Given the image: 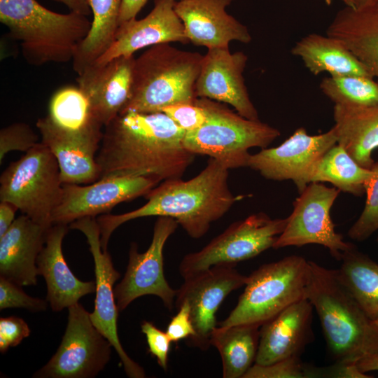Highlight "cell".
Segmentation results:
<instances>
[{
  "mask_svg": "<svg viewBox=\"0 0 378 378\" xmlns=\"http://www.w3.org/2000/svg\"><path fill=\"white\" fill-rule=\"evenodd\" d=\"M186 132L163 112L127 111L104 126L96 160L100 178L145 176L159 183L181 178L195 155Z\"/></svg>",
  "mask_w": 378,
  "mask_h": 378,
  "instance_id": "6da1fadb",
  "label": "cell"
},
{
  "mask_svg": "<svg viewBox=\"0 0 378 378\" xmlns=\"http://www.w3.org/2000/svg\"><path fill=\"white\" fill-rule=\"evenodd\" d=\"M228 170L210 158L204 169L191 179H168L157 185L145 195L148 201L141 207L122 214L100 215L97 221L102 249L107 250L111 235L119 226L147 216L172 218L192 238L203 237L237 200L229 188Z\"/></svg>",
  "mask_w": 378,
  "mask_h": 378,
  "instance_id": "7a4b0ae2",
  "label": "cell"
},
{
  "mask_svg": "<svg viewBox=\"0 0 378 378\" xmlns=\"http://www.w3.org/2000/svg\"><path fill=\"white\" fill-rule=\"evenodd\" d=\"M306 298L319 318L328 346L336 361L356 362L378 351V326L358 304L337 269L309 261Z\"/></svg>",
  "mask_w": 378,
  "mask_h": 378,
  "instance_id": "3957f363",
  "label": "cell"
},
{
  "mask_svg": "<svg viewBox=\"0 0 378 378\" xmlns=\"http://www.w3.org/2000/svg\"><path fill=\"white\" fill-rule=\"evenodd\" d=\"M0 21L33 66L73 60L92 25L85 15L55 13L36 0H0Z\"/></svg>",
  "mask_w": 378,
  "mask_h": 378,
  "instance_id": "277c9868",
  "label": "cell"
},
{
  "mask_svg": "<svg viewBox=\"0 0 378 378\" xmlns=\"http://www.w3.org/2000/svg\"><path fill=\"white\" fill-rule=\"evenodd\" d=\"M202 58L170 43L149 47L135 58L130 96L120 113H158L172 104L194 102Z\"/></svg>",
  "mask_w": 378,
  "mask_h": 378,
  "instance_id": "5b68a950",
  "label": "cell"
},
{
  "mask_svg": "<svg viewBox=\"0 0 378 378\" xmlns=\"http://www.w3.org/2000/svg\"><path fill=\"white\" fill-rule=\"evenodd\" d=\"M195 102L206 111V120L186 132L183 145L192 153L208 155L228 169L247 167L251 148H265L281 134L276 128L246 118L221 102L207 98Z\"/></svg>",
  "mask_w": 378,
  "mask_h": 378,
  "instance_id": "8992f818",
  "label": "cell"
},
{
  "mask_svg": "<svg viewBox=\"0 0 378 378\" xmlns=\"http://www.w3.org/2000/svg\"><path fill=\"white\" fill-rule=\"evenodd\" d=\"M309 278V260L302 256L290 255L261 265L248 276L236 306L219 326H261L290 305L306 298Z\"/></svg>",
  "mask_w": 378,
  "mask_h": 378,
  "instance_id": "52a82bcc",
  "label": "cell"
},
{
  "mask_svg": "<svg viewBox=\"0 0 378 378\" xmlns=\"http://www.w3.org/2000/svg\"><path fill=\"white\" fill-rule=\"evenodd\" d=\"M62 192L57 161L41 141L12 162L0 176V202L12 203L41 224L52 225V214Z\"/></svg>",
  "mask_w": 378,
  "mask_h": 378,
  "instance_id": "ba28073f",
  "label": "cell"
},
{
  "mask_svg": "<svg viewBox=\"0 0 378 378\" xmlns=\"http://www.w3.org/2000/svg\"><path fill=\"white\" fill-rule=\"evenodd\" d=\"M286 218H271L263 212L232 223L201 250L186 255L179 265L183 279L218 265H234L272 247Z\"/></svg>",
  "mask_w": 378,
  "mask_h": 378,
  "instance_id": "9c48e42d",
  "label": "cell"
},
{
  "mask_svg": "<svg viewBox=\"0 0 378 378\" xmlns=\"http://www.w3.org/2000/svg\"><path fill=\"white\" fill-rule=\"evenodd\" d=\"M68 323L60 345L36 378H92L110 360L111 342L95 328L90 313L79 302L68 308Z\"/></svg>",
  "mask_w": 378,
  "mask_h": 378,
  "instance_id": "30bf717a",
  "label": "cell"
},
{
  "mask_svg": "<svg viewBox=\"0 0 378 378\" xmlns=\"http://www.w3.org/2000/svg\"><path fill=\"white\" fill-rule=\"evenodd\" d=\"M340 190L320 182H312L293 202V210L274 248L318 244L340 260L346 251L355 246L344 240L335 230L330 210Z\"/></svg>",
  "mask_w": 378,
  "mask_h": 378,
  "instance_id": "8fae6325",
  "label": "cell"
},
{
  "mask_svg": "<svg viewBox=\"0 0 378 378\" xmlns=\"http://www.w3.org/2000/svg\"><path fill=\"white\" fill-rule=\"evenodd\" d=\"M337 143L333 127L316 135H309L300 127L279 146L251 155L247 167L267 179L291 180L300 193L312 182L318 161Z\"/></svg>",
  "mask_w": 378,
  "mask_h": 378,
  "instance_id": "7c38bea8",
  "label": "cell"
},
{
  "mask_svg": "<svg viewBox=\"0 0 378 378\" xmlns=\"http://www.w3.org/2000/svg\"><path fill=\"white\" fill-rule=\"evenodd\" d=\"M178 224L170 217L159 216L154 225L151 243L144 253H139L136 243H132L126 272L114 287L118 309L122 311L135 299L153 295L160 298L164 306L172 310L176 290L165 279L163 267V249L168 238Z\"/></svg>",
  "mask_w": 378,
  "mask_h": 378,
  "instance_id": "4fadbf2b",
  "label": "cell"
},
{
  "mask_svg": "<svg viewBox=\"0 0 378 378\" xmlns=\"http://www.w3.org/2000/svg\"><path fill=\"white\" fill-rule=\"evenodd\" d=\"M69 228L78 230L85 236L92 255L95 273V300L90 319L95 328L111 342L118 354L126 374L130 378H144V368L124 350L118 334V309L115 302L114 284L120 278L110 254L103 250L100 229L96 217H85L74 221Z\"/></svg>",
  "mask_w": 378,
  "mask_h": 378,
  "instance_id": "5bb4252c",
  "label": "cell"
},
{
  "mask_svg": "<svg viewBox=\"0 0 378 378\" xmlns=\"http://www.w3.org/2000/svg\"><path fill=\"white\" fill-rule=\"evenodd\" d=\"M158 184L145 176L109 177L85 185L64 183L51 223L69 225L83 218L108 214L117 204L145 196Z\"/></svg>",
  "mask_w": 378,
  "mask_h": 378,
  "instance_id": "9a60e30c",
  "label": "cell"
},
{
  "mask_svg": "<svg viewBox=\"0 0 378 378\" xmlns=\"http://www.w3.org/2000/svg\"><path fill=\"white\" fill-rule=\"evenodd\" d=\"M234 265H218L184 279L176 290L175 306L187 303L195 330L191 339L196 346L205 350L216 327V314L224 299L232 291L245 286L247 276L239 273Z\"/></svg>",
  "mask_w": 378,
  "mask_h": 378,
  "instance_id": "2e32d148",
  "label": "cell"
},
{
  "mask_svg": "<svg viewBox=\"0 0 378 378\" xmlns=\"http://www.w3.org/2000/svg\"><path fill=\"white\" fill-rule=\"evenodd\" d=\"M36 127L41 142L55 157L62 184H89L98 181L100 169L96 157L103 136L97 124L80 130H67L48 115L39 118Z\"/></svg>",
  "mask_w": 378,
  "mask_h": 378,
  "instance_id": "e0dca14e",
  "label": "cell"
},
{
  "mask_svg": "<svg viewBox=\"0 0 378 378\" xmlns=\"http://www.w3.org/2000/svg\"><path fill=\"white\" fill-rule=\"evenodd\" d=\"M247 61L245 53L231 52L229 47L208 49L195 83L197 98L230 104L241 116L259 120L243 76Z\"/></svg>",
  "mask_w": 378,
  "mask_h": 378,
  "instance_id": "ac0fdd59",
  "label": "cell"
},
{
  "mask_svg": "<svg viewBox=\"0 0 378 378\" xmlns=\"http://www.w3.org/2000/svg\"><path fill=\"white\" fill-rule=\"evenodd\" d=\"M175 4L174 0H155L146 17L120 24L113 42L94 64H104L118 57L134 55L140 49L158 44L189 43Z\"/></svg>",
  "mask_w": 378,
  "mask_h": 378,
  "instance_id": "d6986e66",
  "label": "cell"
},
{
  "mask_svg": "<svg viewBox=\"0 0 378 378\" xmlns=\"http://www.w3.org/2000/svg\"><path fill=\"white\" fill-rule=\"evenodd\" d=\"M232 0H181L174 9L182 21L189 42L207 49L229 47L232 41L248 43L246 26L226 11Z\"/></svg>",
  "mask_w": 378,
  "mask_h": 378,
  "instance_id": "ffe728a7",
  "label": "cell"
},
{
  "mask_svg": "<svg viewBox=\"0 0 378 378\" xmlns=\"http://www.w3.org/2000/svg\"><path fill=\"white\" fill-rule=\"evenodd\" d=\"M134 60V55L118 57L104 64H93L78 75V86L103 127L122 112L130 98Z\"/></svg>",
  "mask_w": 378,
  "mask_h": 378,
  "instance_id": "44dd1931",
  "label": "cell"
},
{
  "mask_svg": "<svg viewBox=\"0 0 378 378\" xmlns=\"http://www.w3.org/2000/svg\"><path fill=\"white\" fill-rule=\"evenodd\" d=\"M313 307L307 299L290 305L260 328L258 349L255 360L268 365L300 356L312 340Z\"/></svg>",
  "mask_w": 378,
  "mask_h": 378,
  "instance_id": "7402d4cb",
  "label": "cell"
},
{
  "mask_svg": "<svg viewBox=\"0 0 378 378\" xmlns=\"http://www.w3.org/2000/svg\"><path fill=\"white\" fill-rule=\"evenodd\" d=\"M51 225L41 224L22 214L0 237V276L20 286H35L36 260Z\"/></svg>",
  "mask_w": 378,
  "mask_h": 378,
  "instance_id": "603a6c76",
  "label": "cell"
},
{
  "mask_svg": "<svg viewBox=\"0 0 378 378\" xmlns=\"http://www.w3.org/2000/svg\"><path fill=\"white\" fill-rule=\"evenodd\" d=\"M69 229V225H52L36 260L38 275L43 276L46 283V300L54 312L69 308L96 289L95 281L78 279L65 260L62 244Z\"/></svg>",
  "mask_w": 378,
  "mask_h": 378,
  "instance_id": "cb8c5ba5",
  "label": "cell"
},
{
  "mask_svg": "<svg viewBox=\"0 0 378 378\" xmlns=\"http://www.w3.org/2000/svg\"><path fill=\"white\" fill-rule=\"evenodd\" d=\"M326 34L343 43L378 81V5L345 6L328 25Z\"/></svg>",
  "mask_w": 378,
  "mask_h": 378,
  "instance_id": "d4e9b609",
  "label": "cell"
},
{
  "mask_svg": "<svg viewBox=\"0 0 378 378\" xmlns=\"http://www.w3.org/2000/svg\"><path fill=\"white\" fill-rule=\"evenodd\" d=\"M337 144L362 167L371 169L378 148V104L365 107L334 105Z\"/></svg>",
  "mask_w": 378,
  "mask_h": 378,
  "instance_id": "484cf974",
  "label": "cell"
},
{
  "mask_svg": "<svg viewBox=\"0 0 378 378\" xmlns=\"http://www.w3.org/2000/svg\"><path fill=\"white\" fill-rule=\"evenodd\" d=\"M314 76L358 75L372 77L366 66L340 41L328 34H309L298 41L291 49Z\"/></svg>",
  "mask_w": 378,
  "mask_h": 378,
  "instance_id": "4316f807",
  "label": "cell"
},
{
  "mask_svg": "<svg viewBox=\"0 0 378 378\" xmlns=\"http://www.w3.org/2000/svg\"><path fill=\"white\" fill-rule=\"evenodd\" d=\"M260 326L238 324L216 327L210 336V344L218 350L222 361L223 377L243 378L255 363Z\"/></svg>",
  "mask_w": 378,
  "mask_h": 378,
  "instance_id": "83f0119b",
  "label": "cell"
},
{
  "mask_svg": "<svg viewBox=\"0 0 378 378\" xmlns=\"http://www.w3.org/2000/svg\"><path fill=\"white\" fill-rule=\"evenodd\" d=\"M337 269L342 281L368 315L378 320V262L357 250L344 253Z\"/></svg>",
  "mask_w": 378,
  "mask_h": 378,
  "instance_id": "f1b7e54d",
  "label": "cell"
},
{
  "mask_svg": "<svg viewBox=\"0 0 378 378\" xmlns=\"http://www.w3.org/2000/svg\"><path fill=\"white\" fill-rule=\"evenodd\" d=\"M371 174V169L360 165L337 143L318 161L312 182H328L340 191L361 196Z\"/></svg>",
  "mask_w": 378,
  "mask_h": 378,
  "instance_id": "f546056e",
  "label": "cell"
},
{
  "mask_svg": "<svg viewBox=\"0 0 378 378\" xmlns=\"http://www.w3.org/2000/svg\"><path fill=\"white\" fill-rule=\"evenodd\" d=\"M319 88L335 105L365 107L378 104V81L358 75L326 76Z\"/></svg>",
  "mask_w": 378,
  "mask_h": 378,
  "instance_id": "4dcf8cb0",
  "label": "cell"
},
{
  "mask_svg": "<svg viewBox=\"0 0 378 378\" xmlns=\"http://www.w3.org/2000/svg\"><path fill=\"white\" fill-rule=\"evenodd\" d=\"M48 115L57 125L67 130L101 125L94 118L89 100L78 86H66L56 91L50 99Z\"/></svg>",
  "mask_w": 378,
  "mask_h": 378,
  "instance_id": "1f68e13d",
  "label": "cell"
},
{
  "mask_svg": "<svg viewBox=\"0 0 378 378\" xmlns=\"http://www.w3.org/2000/svg\"><path fill=\"white\" fill-rule=\"evenodd\" d=\"M371 170L365 183V206L348 232V236L358 241H365L378 230V162H374Z\"/></svg>",
  "mask_w": 378,
  "mask_h": 378,
  "instance_id": "d6a6232c",
  "label": "cell"
},
{
  "mask_svg": "<svg viewBox=\"0 0 378 378\" xmlns=\"http://www.w3.org/2000/svg\"><path fill=\"white\" fill-rule=\"evenodd\" d=\"M312 377H323V368L309 365L300 356H293L268 365L254 363L243 378Z\"/></svg>",
  "mask_w": 378,
  "mask_h": 378,
  "instance_id": "836d02e7",
  "label": "cell"
},
{
  "mask_svg": "<svg viewBox=\"0 0 378 378\" xmlns=\"http://www.w3.org/2000/svg\"><path fill=\"white\" fill-rule=\"evenodd\" d=\"M122 0H89L93 15L90 36L102 43L111 41L119 27Z\"/></svg>",
  "mask_w": 378,
  "mask_h": 378,
  "instance_id": "e575fe53",
  "label": "cell"
},
{
  "mask_svg": "<svg viewBox=\"0 0 378 378\" xmlns=\"http://www.w3.org/2000/svg\"><path fill=\"white\" fill-rule=\"evenodd\" d=\"M38 136L27 123L15 122L0 131V162L13 150L27 152L38 144Z\"/></svg>",
  "mask_w": 378,
  "mask_h": 378,
  "instance_id": "d590c367",
  "label": "cell"
},
{
  "mask_svg": "<svg viewBox=\"0 0 378 378\" xmlns=\"http://www.w3.org/2000/svg\"><path fill=\"white\" fill-rule=\"evenodd\" d=\"M48 301L28 295L21 286L0 276V309L22 308L36 312L46 309Z\"/></svg>",
  "mask_w": 378,
  "mask_h": 378,
  "instance_id": "8d00e7d4",
  "label": "cell"
},
{
  "mask_svg": "<svg viewBox=\"0 0 378 378\" xmlns=\"http://www.w3.org/2000/svg\"><path fill=\"white\" fill-rule=\"evenodd\" d=\"M162 112L168 115L186 132L198 129L206 120V111L195 100L191 103H178L167 106Z\"/></svg>",
  "mask_w": 378,
  "mask_h": 378,
  "instance_id": "74e56055",
  "label": "cell"
},
{
  "mask_svg": "<svg viewBox=\"0 0 378 378\" xmlns=\"http://www.w3.org/2000/svg\"><path fill=\"white\" fill-rule=\"evenodd\" d=\"M141 328L142 332L146 335L149 352L156 358L159 365L166 371L172 342L167 332L162 331L151 322L146 321H143Z\"/></svg>",
  "mask_w": 378,
  "mask_h": 378,
  "instance_id": "f35d334b",
  "label": "cell"
},
{
  "mask_svg": "<svg viewBox=\"0 0 378 378\" xmlns=\"http://www.w3.org/2000/svg\"><path fill=\"white\" fill-rule=\"evenodd\" d=\"M27 323L17 316L0 318V352L6 353L9 348L18 346L30 335Z\"/></svg>",
  "mask_w": 378,
  "mask_h": 378,
  "instance_id": "ab89813d",
  "label": "cell"
},
{
  "mask_svg": "<svg viewBox=\"0 0 378 378\" xmlns=\"http://www.w3.org/2000/svg\"><path fill=\"white\" fill-rule=\"evenodd\" d=\"M177 314L172 318L167 328V333L173 342L195 336V330L190 316V309L187 303L177 307Z\"/></svg>",
  "mask_w": 378,
  "mask_h": 378,
  "instance_id": "60d3db41",
  "label": "cell"
},
{
  "mask_svg": "<svg viewBox=\"0 0 378 378\" xmlns=\"http://www.w3.org/2000/svg\"><path fill=\"white\" fill-rule=\"evenodd\" d=\"M323 377L335 378H370L372 377L360 370L356 362L336 361L323 368Z\"/></svg>",
  "mask_w": 378,
  "mask_h": 378,
  "instance_id": "b9f144b4",
  "label": "cell"
},
{
  "mask_svg": "<svg viewBox=\"0 0 378 378\" xmlns=\"http://www.w3.org/2000/svg\"><path fill=\"white\" fill-rule=\"evenodd\" d=\"M148 0H122L119 25L129 20L136 19V16L145 6Z\"/></svg>",
  "mask_w": 378,
  "mask_h": 378,
  "instance_id": "7bdbcfd3",
  "label": "cell"
},
{
  "mask_svg": "<svg viewBox=\"0 0 378 378\" xmlns=\"http://www.w3.org/2000/svg\"><path fill=\"white\" fill-rule=\"evenodd\" d=\"M18 209L12 203L1 201L0 202V237L3 236L11 226L15 215Z\"/></svg>",
  "mask_w": 378,
  "mask_h": 378,
  "instance_id": "ee69618b",
  "label": "cell"
},
{
  "mask_svg": "<svg viewBox=\"0 0 378 378\" xmlns=\"http://www.w3.org/2000/svg\"><path fill=\"white\" fill-rule=\"evenodd\" d=\"M66 6L70 12L88 16L91 14L89 0H54Z\"/></svg>",
  "mask_w": 378,
  "mask_h": 378,
  "instance_id": "f6af8a7d",
  "label": "cell"
},
{
  "mask_svg": "<svg viewBox=\"0 0 378 378\" xmlns=\"http://www.w3.org/2000/svg\"><path fill=\"white\" fill-rule=\"evenodd\" d=\"M360 370L364 373L378 371V351L368 354L356 363Z\"/></svg>",
  "mask_w": 378,
  "mask_h": 378,
  "instance_id": "bcb514c9",
  "label": "cell"
},
{
  "mask_svg": "<svg viewBox=\"0 0 378 378\" xmlns=\"http://www.w3.org/2000/svg\"><path fill=\"white\" fill-rule=\"evenodd\" d=\"M345 6L354 8H360L378 5V0H344Z\"/></svg>",
  "mask_w": 378,
  "mask_h": 378,
  "instance_id": "7dc6e473",
  "label": "cell"
},
{
  "mask_svg": "<svg viewBox=\"0 0 378 378\" xmlns=\"http://www.w3.org/2000/svg\"><path fill=\"white\" fill-rule=\"evenodd\" d=\"M326 4L328 5H330L335 0H323ZM339 1H342L343 3L344 2V0H339Z\"/></svg>",
  "mask_w": 378,
  "mask_h": 378,
  "instance_id": "c3c4849f",
  "label": "cell"
},
{
  "mask_svg": "<svg viewBox=\"0 0 378 378\" xmlns=\"http://www.w3.org/2000/svg\"><path fill=\"white\" fill-rule=\"evenodd\" d=\"M375 323V324H377L378 326V320L374 321Z\"/></svg>",
  "mask_w": 378,
  "mask_h": 378,
  "instance_id": "681fc988",
  "label": "cell"
},
{
  "mask_svg": "<svg viewBox=\"0 0 378 378\" xmlns=\"http://www.w3.org/2000/svg\"><path fill=\"white\" fill-rule=\"evenodd\" d=\"M377 241H378V237H377Z\"/></svg>",
  "mask_w": 378,
  "mask_h": 378,
  "instance_id": "f907efd6",
  "label": "cell"
},
{
  "mask_svg": "<svg viewBox=\"0 0 378 378\" xmlns=\"http://www.w3.org/2000/svg\"><path fill=\"white\" fill-rule=\"evenodd\" d=\"M174 1H175V0H174ZM180 1H181V0H180Z\"/></svg>",
  "mask_w": 378,
  "mask_h": 378,
  "instance_id": "816d5d0a",
  "label": "cell"
}]
</instances>
